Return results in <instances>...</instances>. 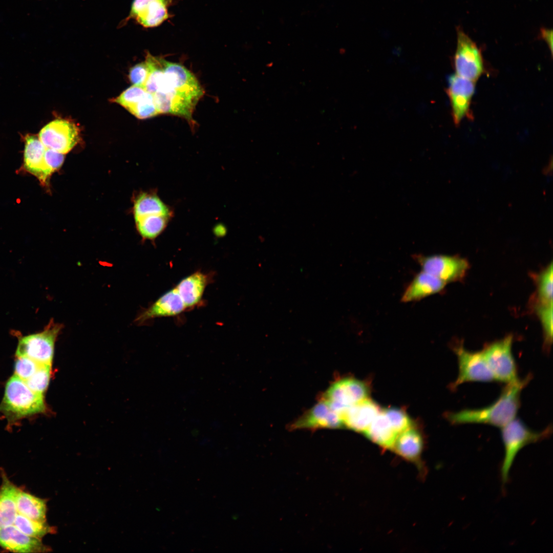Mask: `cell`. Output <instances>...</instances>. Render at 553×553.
Returning a JSON list of instances; mask_svg holds the SVG:
<instances>
[{"label": "cell", "instance_id": "6da1fadb", "mask_svg": "<svg viewBox=\"0 0 553 553\" xmlns=\"http://www.w3.org/2000/svg\"><path fill=\"white\" fill-rule=\"evenodd\" d=\"M203 95L202 87L190 71L180 63L166 60L163 77L153 95L160 114L182 117L194 127L193 113Z\"/></svg>", "mask_w": 553, "mask_h": 553}, {"label": "cell", "instance_id": "7a4b0ae2", "mask_svg": "<svg viewBox=\"0 0 553 553\" xmlns=\"http://www.w3.org/2000/svg\"><path fill=\"white\" fill-rule=\"evenodd\" d=\"M531 376L507 384L498 399L487 407L463 409L446 414L453 424L482 423L503 428L515 418L520 406V395Z\"/></svg>", "mask_w": 553, "mask_h": 553}, {"label": "cell", "instance_id": "3957f363", "mask_svg": "<svg viewBox=\"0 0 553 553\" xmlns=\"http://www.w3.org/2000/svg\"><path fill=\"white\" fill-rule=\"evenodd\" d=\"M46 410L43 394L33 392L24 380L14 374L8 379L0 403V412L9 422L44 413Z\"/></svg>", "mask_w": 553, "mask_h": 553}, {"label": "cell", "instance_id": "277c9868", "mask_svg": "<svg viewBox=\"0 0 553 553\" xmlns=\"http://www.w3.org/2000/svg\"><path fill=\"white\" fill-rule=\"evenodd\" d=\"M504 456L501 467V477L503 483L508 480L509 473L518 452L525 446L537 442L549 436L551 427L537 432L530 429L519 419H514L501 428Z\"/></svg>", "mask_w": 553, "mask_h": 553}, {"label": "cell", "instance_id": "5b68a950", "mask_svg": "<svg viewBox=\"0 0 553 553\" xmlns=\"http://www.w3.org/2000/svg\"><path fill=\"white\" fill-rule=\"evenodd\" d=\"M63 326L51 320L39 332L18 337L17 357L25 356L36 362L52 365L56 340Z\"/></svg>", "mask_w": 553, "mask_h": 553}, {"label": "cell", "instance_id": "8992f818", "mask_svg": "<svg viewBox=\"0 0 553 553\" xmlns=\"http://www.w3.org/2000/svg\"><path fill=\"white\" fill-rule=\"evenodd\" d=\"M513 342V336L508 335L488 345L482 350L495 381L508 384L519 379L512 353Z\"/></svg>", "mask_w": 553, "mask_h": 553}, {"label": "cell", "instance_id": "52a82bcc", "mask_svg": "<svg viewBox=\"0 0 553 553\" xmlns=\"http://www.w3.org/2000/svg\"><path fill=\"white\" fill-rule=\"evenodd\" d=\"M454 63L456 74L475 82L484 72L481 50L460 27L457 28Z\"/></svg>", "mask_w": 553, "mask_h": 553}, {"label": "cell", "instance_id": "ba28073f", "mask_svg": "<svg viewBox=\"0 0 553 553\" xmlns=\"http://www.w3.org/2000/svg\"><path fill=\"white\" fill-rule=\"evenodd\" d=\"M458 365V375L452 385L455 389L460 385L468 382H491L495 381L482 351L472 352L465 349L461 345L454 347Z\"/></svg>", "mask_w": 553, "mask_h": 553}, {"label": "cell", "instance_id": "9c48e42d", "mask_svg": "<svg viewBox=\"0 0 553 553\" xmlns=\"http://www.w3.org/2000/svg\"><path fill=\"white\" fill-rule=\"evenodd\" d=\"M413 258L420 265L421 270L446 283L463 278L469 267L466 259L456 256L415 254Z\"/></svg>", "mask_w": 553, "mask_h": 553}, {"label": "cell", "instance_id": "30bf717a", "mask_svg": "<svg viewBox=\"0 0 553 553\" xmlns=\"http://www.w3.org/2000/svg\"><path fill=\"white\" fill-rule=\"evenodd\" d=\"M368 393L364 382L346 377L333 382L321 399L342 414L350 406L367 398Z\"/></svg>", "mask_w": 553, "mask_h": 553}, {"label": "cell", "instance_id": "8fae6325", "mask_svg": "<svg viewBox=\"0 0 553 553\" xmlns=\"http://www.w3.org/2000/svg\"><path fill=\"white\" fill-rule=\"evenodd\" d=\"M38 137L47 148L65 154L77 144L80 138V131L73 122L58 119L45 126Z\"/></svg>", "mask_w": 553, "mask_h": 553}, {"label": "cell", "instance_id": "7c38bea8", "mask_svg": "<svg viewBox=\"0 0 553 553\" xmlns=\"http://www.w3.org/2000/svg\"><path fill=\"white\" fill-rule=\"evenodd\" d=\"M446 92L452 108L454 122L459 125L465 117L471 118L470 106L475 91L474 81L455 74L448 79Z\"/></svg>", "mask_w": 553, "mask_h": 553}, {"label": "cell", "instance_id": "4fadbf2b", "mask_svg": "<svg viewBox=\"0 0 553 553\" xmlns=\"http://www.w3.org/2000/svg\"><path fill=\"white\" fill-rule=\"evenodd\" d=\"M172 0H133L129 15L119 25H125L130 19L135 20L144 28L161 25L168 18V7Z\"/></svg>", "mask_w": 553, "mask_h": 553}, {"label": "cell", "instance_id": "5bb4252c", "mask_svg": "<svg viewBox=\"0 0 553 553\" xmlns=\"http://www.w3.org/2000/svg\"><path fill=\"white\" fill-rule=\"evenodd\" d=\"M290 426L291 429H337L344 424L342 414L321 399Z\"/></svg>", "mask_w": 553, "mask_h": 553}, {"label": "cell", "instance_id": "9a60e30c", "mask_svg": "<svg viewBox=\"0 0 553 553\" xmlns=\"http://www.w3.org/2000/svg\"><path fill=\"white\" fill-rule=\"evenodd\" d=\"M24 139V168L36 177L42 185L48 186L52 173L45 162L46 147L35 135L27 134Z\"/></svg>", "mask_w": 553, "mask_h": 553}, {"label": "cell", "instance_id": "2e32d148", "mask_svg": "<svg viewBox=\"0 0 553 553\" xmlns=\"http://www.w3.org/2000/svg\"><path fill=\"white\" fill-rule=\"evenodd\" d=\"M0 545L17 552H44L50 551L40 539L23 533L13 524L0 528Z\"/></svg>", "mask_w": 553, "mask_h": 553}, {"label": "cell", "instance_id": "e0dca14e", "mask_svg": "<svg viewBox=\"0 0 553 553\" xmlns=\"http://www.w3.org/2000/svg\"><path fill=\"white\" fill-rule=\"evenodd\" d=\"M380 411L375 402L366 398L350 406L342 413L344 426L364 433Z\"/></svg>", "mask_w": 553, "mask_h": 553}, {"label": "cell", "instance_id": "ac0fdd59", "mask_svg": "<svg viewBox=\"0 0 553 553\" xmlns=\"http://www.w3.org/2000/svg\"><path fill=\"white\" fill-rule=\"evenodd\" d=\"M186 310V308L175 287L164 293L142 312L136 318V322L142 324L157 317L176 316Z\"/></svg>", "mask_w": 553, "mask_h": 553}, {"label": "cell", "instance_id": "d6986e66", "mask_svg": "<svg viewBox=\"0 0 553 553\" xmlns=\"http://www.w3.org/2000/svg\"><path fill=\"white\" fill-rule=\"evenodd\" d=\"M446 283L437 277L421 270L417 273L404 290L401 301L416 302L442 291Z\"/></svg>", "mask_w": 553, "mask_h": 553}, {"label": "cell", "instance_id": "ffe728a7", "mask_svg": "<svg viewBox=\"0 0 553 553\" xmlns=\"http://www.w3.org/2000/svg\"><path fill=\"white\" fill-rule=\"evenodd\" d=\"M209 280L208 274L197 271L183 278L177 284L175 288L186 309L195 307L200 303Z\"/></svg>", "mask_w": 553, "mask_h": 553}, {"label": "cell", "instance_id": "44dd1931", "mask_svg": "<svg viewBox=\"0 0 553 553\" xmlns=\"http://www.w3.org/2000/svg\"><path fill=\"white\" fill-rule=\"evenodd\" d=\"M364 433L373 442L387 448H392L398 434L383 410L380 411Z\"/></svg>", "mask_w": 553, "mask_h": 553}, {"label": "cell", "instance_id": "7402d4cb", "mask_svg": "<svg viewBox=\"0 0 553 553\" xmlns=\"http://www.w3.org/2000/svg\"><path fill=\"white\" fill-rule=\"evenodd\" d=\"M422 444L420 433L411 426L397 435L392 448L403 458L414 460L420 456Z\"/></svg>", "mask_w": 553, "mask_h": 553}, {"label": "cell", "instance_id": "603a6c76", "mask_svg": "<svg viewBox=\"0 0 553 553\" xmlns=\"http://www.w3.org/2000/svg\"><path fill=\"white\" fill-rule=\"evenodd\" d=\"M18 488L4 476L0 488V528L13 524L17 514L16 496Z\"/></svg>", "mask_w": 553, "mask_h": 553}, {"label": "cell", "instance_id": "cb8c5ba5", "mask_svg": "<svg viewBox=\"0 0 553 553\" xmlns=\"http://www.w3.org/2000/svg\"><path fill=\"white\" fill-rule=\"evenodd\" d=\"M16 504L18 514L31 520L46 521L47 504L45 499L18 488Z\"/></svg>", "mask_w": 553, "mask_h": 553}, {"label": "cell", "instance_id": "d4e9b609", "mask_svg": "<svg viewBox=\"0 0 553 553\" xmlns=\"http://www.w3.org/2000/svg\"><path fill=\"white\" fill-rule=\"evenodd\" d=\"M135 219L153 215H173L172 209L155 193H143L136 199Z\"/></svg>", "mask_w": 553, "mask_h": 553}, {"label": "cell", "instance_id": "484cf974", "mask_svg": "<svg viewBox=\"0 0 553 553\" xmlns=\"http://www.w3.org/2000/svg\"><path fill=\"white\" fill-rule=\"evenodd\" d=\"M172 215H153L135 219L137 228L144 239L154 240L166 228Z\"/></svg>", "mask_w": 553, "mask_h": 553}, {"label": "cell", "instance_id": "4316f807", "mask_svg": "<svg viewBox=\"0 0 553 553\" xmlns=\"http://www.w3.org/2000/svg\"><path fill=\"white\" fill-rule=\"evenodd\" d=\"M13 525L20 531L31 537L41 539L45 535L55 532L53 527L45 522L31 520L18 513Z\"/></svg>", "mask_w": 553, "mask_h": 553}, {"label": "cell", "instance_id": "83f0119b", "mask_svg": "<svg viewBox=\"0 0 553 553\" xmlns=\"http://www.w3.org/2000/svg\"><path fill=\"white\" fill-rule=\"evenodd\" d=\"M51 371V365L41 364L37 371L24 381L33 392L43 394L49 386Z\"/></svg>", "mask_w": 553, "mask_h": 553}, {"label": "cell", "instance_id": "f1b7e54d", "mask_svg": "<svg viewBox=\"0 0 553 553\" xmlns=\"http://www.w3.org/2000/svg\"><path fill=\"white\" fill-rule=\"evenodd\" d=\"M552 267L551 262L538 278V294L540 303H552Z\"/></svg>", "mask_w": 553, "mask_h": 553}, {"label": "cell", "instance_id": "f546056e", "mask_svg": "<svg viewBox=\"0 0 553 553\" xmlns=\"http://www.w3.org/2000/svg\"><path fill=\"white\" fill-rule=\"evenodd\" d=\"M146 92L147 91L143 88L133 85L115 98L114 101L131 112Z\"/></svg>", "mask_w": 553, "mask_h": 553}, {"label": "cell", "instance_id": "4dcf8cb0", "mask_svg": "<svg viewBox=\"0 0 553 553\" xmlns=\"http://www.w3.org/2000/svg\"><path fill=\"white\" fill-rule=\"evenodd\" d=\"M130 113L141 119L151 118L160 114L156 108L153 95L148 92Z\"/></svg>", "mask_w": 553, "mask_h": 553}, {"label": "cell", "instance_id": "1f68e13d", "mask_svg": "<svg viewBox=\"0 0 553 553\" xmlns=\"http://www.w3.org/2000/svg\"><path fill=\"white\" fill-rule=\"evenodd\" d=\"M552 303H539L537 312L545 333V342L549 346L552 339Z\"/></svg>", "mask_w": 553, "mask_h": 553}, {"label": "cell", "instance_id": "d6a6232c", "mask_svg": "<svg viewBox=\"0 0 553 553\" xmlns=\"http://www.w3.org/2000/svg\"><path fill=\"white\" fill-rule=\"evenodd\" d=\"M41 364L27 357H17L14 365V375L26 381L37 371Z\"/></svg>", "mask_w": 553, "mask_h": 553}, {"label": "cell", "instance_id": "836d02e7", "mask_svg": "<svg viewBox=\"0 0 553 553\" xmlns=\"http://www.w3.org/2000/svg\"><path fill=\"white\" fill-rule=\"evenodd\" d=\"M383 411L398 434L411 426V420L404 411L397 408H389Z\"/></svg>", "mask_w": 553, "mask_h": 553}, {"label": "cell", "instance_id": "e575fe53", "mask_svg": "<svg viewBox=\"0 0 553 553\" xmlns=\"http://www.w3.org/2000/svg\"><path fill=\"white\" fill-rule=\"evenodd\" d=\"M150 72L145 60L133 67L129 72V79L133 85L143 88Z\"/></svg>", "mask_w": 553, "mask_h": 553}, {"label": "cell", "instance_id": "d590c367", "mask_svg": "<svg viewBox=\"0 0 553 553\" xmlns=\"http://www.w3.org/2000/svg\"><path fill=\"white\" fill-rule=\"evenodd\" d=\"M45 159L47 165L53 173L60 168L62 164L64 161V154L46 148Z\"/></svg>", "mask_w": 553, "mask_h": 553}, {"label": "cell", "instance_id": "8d00e7d4", "mask_svg": "<svg viewBox=\"0 0 553 553\" xmlns=\"http://www.w3.org/2000/svg\"><path fill=\"white\" fill-rule=\"evenodd\" d=\"M540 35L541 38L544 40L548 46L551 54L552 53V32L551 29L547 28H541Z\"/></svg>", "mask_w": 553, "mask_h": 553}]
</instances>
